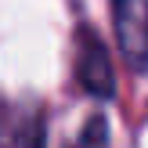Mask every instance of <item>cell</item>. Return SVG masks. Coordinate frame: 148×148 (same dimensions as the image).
<instances>
[{
    "label": "cell",
    "instance_id": "3",
    "mask_svg": "<svg viewBox=\"0 0 148 148\" xmlns=\"http://www.w3.org/2000/svg\"><path fill=\"white\" fill-rule=\"evenodd\" d=\"M11 148H47V130H43V116L40 112H25L18 119Z\"/></svg>",
    "mask_w": 148,
    "mask_h": 148
},
{
    "label": "cell",
    "instance_id": "1",
    "mask_svg": "<svg viewBox=\"0 0 148 148\" xmlns=\"http://www.w3.org/2000/svg\"><path fill=\"white\" fill-rule=\"evenodd\" d=\"M76 79L90 98L108 101L116 94V72H112V58H108L101 36L90 25L76 29Z\"/></svg>",
    "mask_w": 148,
    "mask_h": 148
},
{
    "label": "cell",
    "instance_id": "2",
    "mask_svg": "<svg viewBox=\"0 0 148 148\" xmlns=\"http://www.w3.org/2000/svg\"><path fill=\"white\" fill-rule=\"evenodd\" d=\"M116 43L134 72L148 69V0H112Z\"/></svg>",
    "mask_w": 148,
    "mask_h": 148
},
{
    "label": "cell",
    "instance_id": "4",
    "mask_svg": "<svg viewBox=\"0 0 148 148\" xmlns=\"http://www.w3.org/2000/svg\"><path fill=\"white\" fill-rule=\"evenodd\" d=\"M76 148H108V119L105 116H90L83 123Z\"/></svg>",
    "mask_w": 148,
    "mask_h": 148
}]
</instances>
